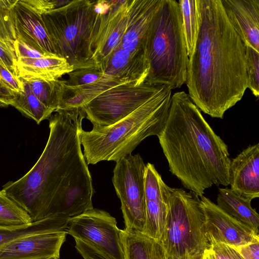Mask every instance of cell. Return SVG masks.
Listing matches in <instances>:
<instances>
[{
	"instance_id": "6da1fadb",
	"label": "cell",
	"mask_w": 259,
	"mask_h": 259,
	"mask_svg": "<svg viewBox=\"0 0 259 259\" xmlns=\"http://www.w3.org/2000/svg\"><path fill=\"white\" fill-rule=\"evenodd\" d=\"M82 107L59 109L49 118L40 156L24 176L3 190L32 222L54 215H77L93 207L92 179L81 148Z\"/></svg>"
},
{
	"instance_id": "7a4b0ae2",
	"label": "cell",
	"mask_w": 259,
	"mask_h": 259,
	"mask_svg": "<svg viewBox=\"0 0 259 259\" xmlns=\"http://www.w3.org/2000/svg\"><path fill=\"white\" fill-rule=\"evenodd\" d=\"M200 26L187 65L188 95L213 118L242 98L247 88L245 45L229 22L221 0H199Z\"/></svg>"
},
{
	"instance_id": "3957f363",
	"label": "cell",
	"mask_w": 259,
	"mask_h": 259,
	"mask_svg": "<svg viewBox=\"0 0 259 259\" xmlns=\"http://www.w3.org/2000/svg\"><path fill=\"white\" fill-rule=\"evenodd\" d=\"M157 137L170 171L195 196H201L213 185H229L228 146L188 94L181 91L171 96L166 122Z\"/></svg>"
},
{
	"instance_id": "277c9868",
	"label": "cell",
	"mask_w": 259,
	"mask_h": 259,
	"mask_svg": "<svg viewBox=\"0 0 259 259\" xmlns=\"http://www.w3.org/2000/svg\"><path fill=\"white\" fill-rule=\"evenodd\" d=\"M171 89L163 85L154 95L130 114L109 125H93L79 133L87 164L102 161L117 162L132 154L146 138L158 136L166 122Z\"/></svg>"
},
{
	"instance_id": "5b68a950",
	"label": "cell",
	"mask_w": 259,
	"mask_h": 259,
	"mask_svg": "<svg viewBox=\"0 0 259 259\" xmlns=\"http://www.w3.org/2000/svg\"><path fill=\"white\" fill-rule=\"evenodd\" d=\"M147 55L149 72L146 81L171 90L186 83L189 57L182 16L176 0H162L150 33Z\"/></svg>"
},
{
	"instance_id": "8992f818",
	"label": "cell",
	"mask_w": 259,
	"mask_h": 259,
	"mask_svg": "<svg viewBox=\"0 0 259 259\" xmlns=\"http://www.w3.org/2000/svg\"><path fill=\"white\" fill-rule=\"evenodd\" d=\"M95 1L72 0L41 15L54 53L74 70L99 69L91 48Z\"/></svg>"
},
{
	"instance_id": "52a82bcc",
	"label": "cell",
	"mask_w": 259,
	"mask_h": 259,
	"mask_svg": "<svg viewBox=\"0 0 259 259\" xmlns=\"http://www.w3.org/2000/svg\"><path fill=\"white\" fill-rule=\"evenodd\" d=\"M160 242L172 259H194L210 247L198 197L171 188L165 225Z\"/></svg>"
},
{
	"instance_id": "ba28073f",
	"label": "cell",
	"mask_w": 259,
	"mask_h": 259,
	"mask_svg": "<svg viewBox=\"0 0 259 259\" xmlns=\"http://www.w3.org/2000/svg\"><path fill=\"white\" fill-rule=\"evenodd\" d=\"M146 164L139 154L116 162L112 179L121 202L125 229L143 232L146 218L144 178Z\"/></svg>"
},
{
	"instance_id": "9c48e42d",
	"label": "cell",
	"mask_w": 259,
	"mask_h": 259,
	"mask_svg": "<svg viewBox=\"0 0 259 259\" xmlns=\"http://www.w3.org/2000/svg\"><path fill=\"white\" fill-rule=\"evenodd\" d=\"M163 85L145 81L113 87L83 105L85 118L93 125H109L124 118L148 100Z\"/></svg>"
},
{
	"instance_id": "30bf717a",
	"label": "cell",
	"mask_w": 259,
	"mask_h": 259,
	"mask_svg": "<svg viewBox=\"0 0 259 259\" xmlns=\"http://www.w3.org/2000/svg\"><path fill=\"white\" fill-rule=\"evenodd\" d=\"M121 231L108 212L92 208L69 219L67 234L100 250L111 259H124Z\"/></svg>"
},
{
	"instance_id": "8fae6325",
	"label": "cell",
	"mask_w": 259,
	"mask_h": 259,
	"mask_svg": "<svg viewBox=\"0 0 259 259\" xmlns=\"http://www.w3.org/2000/svg\"><path fill=\"white\" fill-rule=\"evenodd\" d=\"M131 0H109V8L95 17L91 48L99 69L122 44Z\"/></svg>"
},
{
	"instance_id": "7c38bea8",
	"label": "cell",
	"mask_w": 259,
	"mask_h": 259,
	"mask_svg": "<svg viewBox=\"0 0 259 259\" xmlns=\"http://www.w3.org/2000/svg\"><path fill=\"white\" fill-rule=\"evenodd\" d=\"M199 204L204 216V227L209 241L237 247L259 241V234L223 210L203 195Z\"/></svg>"
},
{
	"instance_id": "4fadbf2b",
	"label": "cell",
	"mask_w": 259,
	"mask_h": 259,
	"mask_svg": "<svg viewBox=\"0 0 259 259\" xmlns=\"http://www.w3.org/2000/svg\"><path fill=\"white\" fill-rule=\"evenodd\" d=\"M144 189L145 224L143 233L160 240L164 231L171 188L163 181L154 164H146Z\"/></svg>"
},
{
	"instance_id": "5bb4252c",
	"label": "cell",
	"mask_w": 259,
	"mask_h": 259,
	"mask_svg": "<svg viewBox=\"0 0 259 259\" xmlns=\"http://www.w3.org/2000/svg\"><path fill=\"white\" fill-rule=\"evenodd\" d=\"M162 0H131L126 29L122 40L129 52H144L147 46L155 15Z\"/></svg>"
},
{
	"instance_id": "9a60e30c",
	"label": "cell",
	"mask_w": 259,
	"mask_h": 259,
	"mask_svg": "<svg viewBox=\"0 0 259 259\" xmlns=\"http://www.w3.org/2000/svg\"><path fill=\"white\" fill-rule=\"evenodd\" d=\"M67 234L40 233L19 238L0 249V259H59Z\"/></svg>"
},
{
	"instance_id": "2e32d148",
	"label": "cell",
	"mask_w": 259,
	"mask_h": 259,
	"mask_svg": "<svg viewBox=\"0 0 259 259\" xmlns=\"http://www.w3.org/2000/svg\"><path fill=\"white\" fill-rule=\"evenodd\" d=\"M230 189L250 200L259 197V144L250 145L231 160Z\"/></svg>"
},
{
	"instance_id": "e0dca14e",
	"label": "cell",
	"mask_w": 259,
	"mask_h": 259,
	"mask_svg": "<svg viewBox=\"0 0 259 259\" xmlns=\"http://www.w3.org/2000/svg\"><path fill=\"white\" fill-rule=\"evenodd\" d=\"M227 17L243 42L259 52V0H221Z\"/></svg>"
},
{
	"instance_id": "ac0fdd59",
	"label": "cell",
	"mask_w": 259,
	"mask_h": 259,
	"mask_svg": "<svg viewBox=\"0 0 259 259\" xmlns=\"http://www.w3.org/2000/svg\"><path fill=\"white\" fill-rule=\"evenodd\" d=\"M100 70L106 75L139 85L145 82L149 72L147 53L132 52L120 45Z\"/></svg>"
},
{
	"instance_id": "d6986e66",
	"label": "cell",
	"mask_w": 259,
	"mask_h": 259,
	"mask_svg": "<svg viewBox=\"0 0 259 259\" xmlns=\"http://www.w3.org/2000/svg\"><path fill=\"white\" fill-rule=\"evenodd\" d=\"M14 14L17 39L39 52L54 54L41 15L24 4L21 0H18L15 5Z\"/></svg>"
},
{
	"instance_id": "ffe728a7",
	"label": "cell",
	"mask_w": 259,
	"mask_h": 259,
	"mask_svg": "<svg viewBox=\"0 0 259 259\" xmlns=\"http://www.w3.org/2000/svg\"><path fill=\"white\" fill-rule=\"evenodd\" d=\"M18 77L55 81L74 70L64 58L54 55L39 59L17 58Z\"/></svg>"
},
{
	"instance_id": "44dd1931",
	"label": "cell",
	"mask_w": 259,
	"mask_h": 259,
	"mask_svg": "<svg viewBox=\"0 0 259 259\" xmlns=\"http://www.w3.org/2000/svg\"><path fill=\"white\" fill-rule=\"evenodd\" d=\"M124 259H168L160 241L142 232L124 228L121 231Z\"/></svg>"
},
{
	"instance_id": "7402d4cb",
	"label": "cell",
	"mask_w": 259,
	"mask_h": 259,
	"mask_svg": "<svg viewBox=\"0 0 259 259\" xmlns=\"http://www.w3.org/2000/svg\"><path fill=\"white\" fill-rule=\"evenodd\" d=\"M217 201L223 210L259 234V215L252 207L251 200L236 194L230 188H221Z\"/></svg>"
},
{
	"instance_id": "603a6c76",
	"label": "cell",
	"mask_w": 259,
	"mask_h": 259,
	"mask_svg": "<svg viewBox=\"0 0 259 259\" xmlns=\"http://www.w3.org/2000/svg\"><path fill=\"white\" fill-rule=\"evenodd\" d=\"M126 83L128 82L108 75L81 85L70 87L64 83L63 99L59 109L82 107L106 91Z\"/></svg>"
},
{
	"instance_id": "cb8c5ba5",
	"label": "cell",
	"mask_w": 259,
	"mask_h": 259,
	"mask_svg": "<svg viewBox=\"0 0 259 259\" xmlns=\"http://www.w3.org/2000/svg\"><path fill=\"white\" fill-rule=\"evenodd\" d=\"M68 218L63 215H54L33 222L27 227L16 230L0 229V249L16 240L36 234L66 232Z\"/></svg>"
},
{
	"instance_id": "d4e9b609",
	"label": "cell",
	"mask_w": 259,
	"mask_h": 259,
	"mask_svg": "<svg viewBox=\"0 0 259 259\" xmlns=\"http://www.w3.org/2000/svg\"><path fill=\"white\" fill-rule=\"evenodd\" d=\"M186 42L187 53L190 58L194 50L200 26L199 0H179Z\"/></svg>"
},
{
	"instance_id": "484cf974",
	"label": "cell",
	"mask_w": 259,
	"mask_h": 259,
	"mask_svg": "<svg viewBox=\"0 0 259 259\" xmlns=\"http://www.w3.org/2000/svg\"><path fill=\"white\" fill-rule=\"evenodd\" d=\"M23 80L29 84L35 96L52 114L60 108L64 92L63 80L47 81L35 78Z\"/></svg>"
},
{
	"instance_id": "4316f807",
	"label": "cell",
	"mask_w": 259,
	"mask_h": 259,
	"mask_svg": "<svg viewBox=\"0 0 259 259\" xmlns=\"http://www.w3.org/2000/svg\"><path fill=\"white\" fill-rule=\"evenodd\" d=\"M28 213L17 203L0 191V229L16 230L27 227L32 224Z\"/></svg>"
},
{
	"instance_id": "83f0119b",
	"label": "cell",
	"mask_w": 259,
	"mask_h": 259,
	"mask_svg": "<svg viewBox=\"0 0 259 259\" xmlns=\"http://www.w3.org/2000/svg\"><path fill=\"white\" fill-rule=\"evenodd\" d=\"M21 79L23 89L16 94L11 106L39 124L44 120L49 119L52 114L35 96L29 84Z\"/></svg>"
},
{
	"instance_id": "f1b7e54d",
	"label": "cell",
	"mask_w": 259,
	"mask_h": 259,
	"mask_svg": "<svg viewBox=\"0 0 259 259\" xmlns=\"http://www.w3.org/2000/svg\"><path fill=\"white\" fill-rule=\"evenodd\" d=\"M18 0H0V39L14 45L17 39L14 7Z\"/></svg>"
},
{
	"instance_id": "f546056e",
	"label": "cell",
	"mask_w": 259,
	"mask_h": 259,
	"mask_svg": "<svg viewBox=\"0 0 259 259\" xmlns=\"http://www.w3.org/2000/svg\"><path fill=\"white\" fill-rule=\"evenodd\" d=\"M245 51L247 88L257 98L259 95V52L246 45H245Z\"/></svg>"
},
{
	"instance_id": "4dcf8cb0",
	"label": "cell",
	"mask_w": 259,
	"mask_h": 259,
	"mask_svg": "<svg viewBox=\"0 0 259 259\" xmlns=\"http://www.w3.org/2000/svg\"><path fill=\"white\" fill-rule=\"evenodd\" d=\"M68 78L64 80L67 86L75 87L96 81L106 76L99 69L84 68L73 70L68 74Z\"/></svg>"
},
{
	"instance_id": "1f68e13d",
	"label": "cell",
	"mask_w": 259,
	"mask_h": 259,
	"mask_svg": "<svg viewBox=\"0 0 259 259\" xmlns=\"http://www.w3.org/2000/svg\"><path fill=\"white\" fill-rule=\"evenodd\" d=\"M14 45L0 39V65L18 77Z\"/></svg>"
},
{
	"instance_id": "d6a6232c",
	"label": "cell",
	"mask_w": 259,
	"mask_h": 259,
	"mask_svg": "<svg viewBox=\"0 0 259 259\" xmlns=\"http://www.w3.org/2000/svg\"><path fill=\"white\" fill-rule=\"evenodd\" d=\"M209 250L215 259H244L233 246L214 241H209Z\"/></svg>"
},
{
	"instance_id": "836d02e7",
	"label": "cell",
	"mask_w": 259,
	"mask_h": 259,
	"mask_svg": "<svg viewBox=\"0 0 259 259\" xmlns=\"http://www.w3.org/2000/svg\"><path fill=\"white\" fill-rule=\"evenodd\" d=\"M35 12L42 15L68 3L70 1L21 0Z\"/></svg>"
},
{
	"instance_id": "e575fe53",
	"label": "cell",
	"mask_w": 259,
	"mask_h": 259,
	"mask_svg": "<svg viewBox=\"0 0 259 259\" xmlns=\"http://www.w3.org/2000/svg\"><path fill=\"white\" fill-rule=\"evenodd\" d=\"M14 47L17 58L39 59L56 55L39 52L17 38L14 43Z\"/></svg>"
},
{
	"instance_id": "d590c367",
	"label": "cell",
	"mask_w": 259,
	"mask_h": 259,
	"mask_svg": "<svg viewBox=\"0 0 259 259\" xmlns=\"http://www.w3.org/2000/svg\"><path fill=\"white\" fill-rule=\"evenodd\" d=\"M75 248L83 259H111L94 246L78 239H74Z\"/></svg>"
},
{
	"instance_id": "8d00e7d4",
	"label": "cell",
	"mask_w": 259,
	"mask_h": 259,
	"mask_svg": "<svg viewBox=\"0 0 259 259\" xmlns=\"http://www.w3.org/2000/svg\"><path fill=\"white\" fill-rule=\"evenodd\" d=\"M0 80L11 91L17 94L23 89L22 79L0 65Z\"/></svg>"
},
{
	"instance_id": "74e56055",
	"label": "cell",
	"mask_w": 259,
	"mask_h": 259,
	"mask_svg": "<svg viewBox=\"0 0 259 259\" xmlns=\"http://www.w3.org/2000/svg\"><path fill=\"white\" fill-rule=\"evenodd\" d=\"M234 247L244 259H259V241Z\"/></svg>"
},
{
	"instance_id": "f35d334b",
	"label": "cell",
	"mask_w": 259,
	"mask_h": 259,
	"mask_svg": "<svg viewBox=\"0 0 259 259\" xmlns=\"http://www.w3.org/2000/svg\"><path fill=\"white\" fill-rule=\"evenodd\" d=\"M16 94L8 88L0 80V107L12 104Z\"/></svg>"
},
{
	"instance_id": "ab89813d",
	"label": "cell",
	"mask_w": 259,
	"mask_h": 259,
	"mask_svg": "<svg viewBox=\"0 0 259 259\" xmlns=\"http://www.w3.org/2000/svg\"><path fill=\"white\" fill-rule=\"evenodd\" d=\"M203 259H215V258L211 251L208 249L204 252Z\"/></svg>"
},
{
	"instance_id": "60d3db41",
	"label": "cell",
	"mask_w": 259,
	"mask_h": 259,
	"mask_svg": "<svg viewBox=\"0 0 259 259\" xmlns=\"http://www.w3.org/2000/svg\"><path fill=\"white\" fill-rule=\"evenodd\" d=\"M203 253H204V252H203ZM203 253L197 256L194 259H203Z\"/></svg>"
},
{
	"instance_id": "b9f144b4",
	"label": "cell",
	"mask_w": 259,
	"mask_h": 259,
	"mask_svg": "<svg viewBox=\"0 0 259 259\" xmlns=\"http://www.w3.org/2000/svg\"><path fill=\"white\" fill-rule=\"evenodd\" d=\"M168 259H172V258H168Z\"/></svg>"
},
{
	"instance_id": "7bdbcfd3",
	"label": "cell",
	"mask_w": 259,
	"mask_h": 259,
	"mask_svg": "<svg viewBox=\"0 0 259 259\" xmlns=\"http://www.w3.org/2000/svg\"><path fill=\"white\" fill-rule=\"evenodd\" d=\"M51 259H55V258H51Z\"/></svg>"
}]
</instances>
